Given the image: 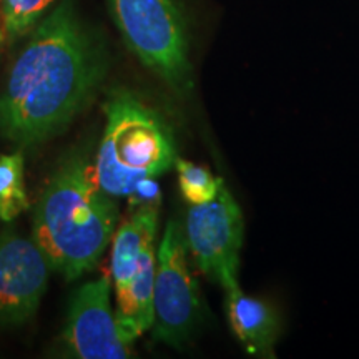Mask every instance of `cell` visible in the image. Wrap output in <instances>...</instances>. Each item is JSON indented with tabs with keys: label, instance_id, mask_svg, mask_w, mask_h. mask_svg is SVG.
<instances>
[{
	"label": "cell",
	"instance_id": "obj_1",
	"mask_svg": "<svg viewBox=\"0 0 359 359\" xmlns=\"http://www.w3.org/2000/svg\"><path fill=\"white\" fill-rule=\"evenodd\" d=\"M105 55L72 0L35 25L0 95V133L32 147L62 132L95 95Z\"/></svg>",
	"mask_w": 359,
	"mask_h": 359
},
{
	"label": "cell",
	"instance_id": "obj_2",
	"mask_svg": "<svg viewBox=\"0 0 359 359\" xmlns=\"http://www.w3.org/2000/svg\"><path fill=\"white\" fill-rule=\"evenodd\" d=\"M116 218L115 201L95 183L92 163L72 156L35 206L32 240L50 268L77 280L100 262L115 235Z\"/></svg>",
	"mask_w": 359,
	"mask_h": 359
},
{
	"label": "cell",
	"instance_id": "obj_3",
	"mask_svg": "<svg viewBox=\"0 0 359 359\" xmlns=\"http://www.w3.org/2000/svg\"><path fill=\"white\" fill-rule=\"evenodd\" d=\"M175 160L173 137L163 118L133 93L115 92L107 103L105 132L92 165L97 185L110 196H135Z\"/></svg>",
	"mask_w": 359,
	"mask_h": 359
},
{
	"label": "cell",
	"instance_id": "obj_4",
	"mask_svg": "<svg viewBox=\"0 0 359 359\" xmlns=\"http://www.w3.org/2000/svg\"><path fill=\"white\" fill-rule=\"evenodd\" d=\"M116 25L138 60L185 92L191 87L185 24L173 0H109Z\"/></svg>",
	"mask_w": 359,
	"mask_h": 359
},
{
	"label": "cell",
	"instance_id": "obj_5",
	"mask_svg": "<svg viewBox=\"0 0 359 359\" xmlns=\"http://www.w3.org/2000/svg\"><path fill=\"white\" fill-rule=\"evenodd\" d=\"M187 251L183 228L177 219H170L156 253L151 334L155 341L175 348L190 339L201 316L198 285Z\"/></svg>",
	"mask_w": 359,
	"mask_h": 359
},
{
	"label": "cell",
	"instance_id": "obj_6",
	"mask_svg": "<svg viewBox=\"0 0 359 359\" xmlns=\"http://www.w3.org/2000/svg\"><path fill=\"white\" fill-rule=\"evenodd\" d=\"M183 233L193 262L206 278L219 283L223 290L236 285L245 219L224 183L213 200L191 205Z\"/></svg>",
	"mask_w": 359,
	"mask_h": 359
},
{
	"label": "cell",
	"instance_id": "obj_7",
	"mask_svg": "<svg viewBox=\"0 0 359 359\" xmlns=\"http://www.w3.org/2000/svg\"><path fill=\"white\" fill-rule=\"evenodd\" d=\"M111 276L103 275L75 291L69 308L64 341L75 358L127 359L135 338L111 309Z\"/></svg>",
	"mask_w": 359,
	"mask_h": 359
},
{
	"label": "cell",
	"instance_id": "obj_8",
	"mask_svg": "<svg viewBox=\"0 0 359 359\" xmlns=\"http://www.w3.org/2000/svg\"><path fill=\"white\" fill-rule=\"evenodd\" d=\"M48 264L34 240L6 231L0 235V326L29 321L42 302Z\"/></svg>",
	"mask_w": 359,
	"mask_h": 359
},
{
	"label": "cell",
	"instance_id": "obj_9",
	"mask_svg": "<svg viewBox=\"0 0 359 359\" xmlns=\"http://www.w3.org/2000/svg\"><path fill=\"white\" fill-rule=\"evenodd\" d=\"M224 291L228 320L245 351L255 358H275L280 318L271 304L246 294L240 288V283Z\"/></svg>",
	"mask_w": 359,
	"mask_h": 359
},
{
	"label": "cell",
	"instance_id": "obj_10",
	"mask_svg": "<svg viewBox=\"0 0 359 359\" xmlns=\"http://www.w3.org/2000/svg\"><path fill=\"white\" fill-rule=\"evenodd\" d=\"M158 212L155 205H142L120 224L111 238L110 276L116 299L123 298L137 276L143 251L155 243Z\"/></svg>",
	"mask_w": 359,
	"mask_h": 359
},
{
	"label": "cell",
	"instance_id": "obj_11",
	"mask_svg": "<svg viewBox=\"0 0 359 359\" xmlns=\"http://www.w3.org/2000/svg\"><path fill=\"white\" fill-rule=\"evenodd\" d=\"M57 0H0V45L32 32Z\"/></svg>",
	"mask_w": 359,
	"mask_h": 359
},
{
	"label": "cell",
	"instance_id": "obj_12",
	"mask_svg": "<svg viewBox=\"0 0 359 359\" xmlns=\"http://www.w3.org/2000/svg\"><path fill=\"white\" fill-rule=\"evenodd\" d=\"M29 208L24 183V156H0V219L12 222Z\"/></svg>",
	"mask_w": 359,
	"mask_h": 359
},
{
	"label": "cell",
	"instance_id": "obj_13",
	"mask_svg": "<svg viewBox=\"0 0 359 359\" xmlns=\"http://www.w3.org/2000/svg\"><path fill=\"white\" fill-rule=\"evenodd\" d=\"M175 168L178 173V185L182 195L190 205H201L213 200L223 185V180L201 165L177 158Z\"/></svg>",
	"mask_w": 359,
	"mask_h": 359
}]
</instances>
